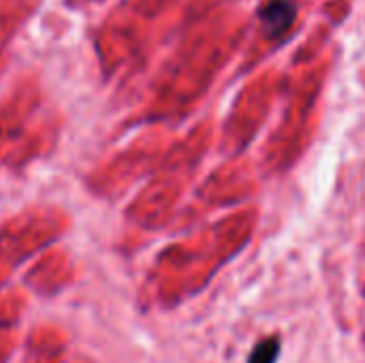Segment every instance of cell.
I'll return each instance as SVG.
<instances>
[{
	"label": "cell",
	"instance_id": "cell-1",
	"mask_svg": "<svg viewBox=\"0 0 365 363\" xmlns=\"http://www.w3.org/2000/svg\"><path fill=\"white\" fill-rule=\"evenodd\" d=\"M259 17L265 26V32L272 36H278L293 26L297 17V9L291 0H267L261 6Z\"/></svg>",
	"mask_w": 365,
	"mask_h": 363
},
{
	"label": "cell",
	"instance_id": "cell-2",
	"mask_svg": "<svg viewBox=\"0 0 365 363\" xmlns=\"http://www.w3.org/2000/svg\"><path fill=\"white\" fill-rule=\"evenodd\" d=\"M278 355H280V338L269 336L255 347L248 363H276Z\"/></svg>",
	"mask_w": 365,
	"mask_h": 363
}]
</instances>
